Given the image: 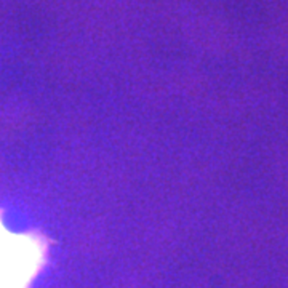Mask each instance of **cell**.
I'll return each mask as SVG.
<instances>
[{
	"label": "cell",
	"mask_w": 288,
	"mask_h": 288,
	"mask_svg": "<svg viewBox=\"0 0 288 288\" xmlns=\"http://www.w3.org/2000/svg\"><path fill=\"white\" fill-rule=\"evenodd\" d=\"M38 255L35 242L10 235L0 224V288H26L35 274Z\"/></svg>",
	"instance_id": "1"
}]
</instances>
